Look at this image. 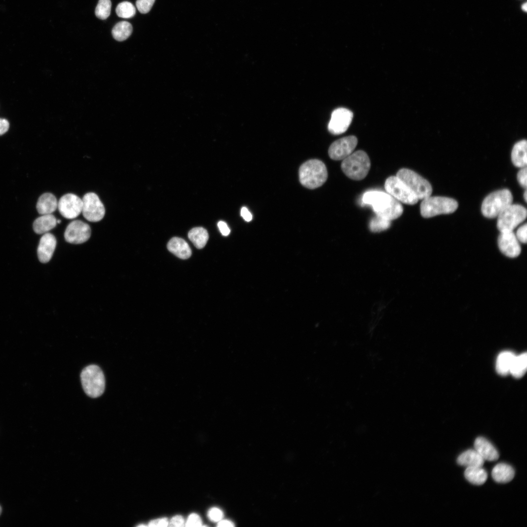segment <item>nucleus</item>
I'll return each mask as SVG.
<instances>
[{
  "mask_svg": "<svg viewBox=\"0 0 527 527\" xmlns=\"http://www.w3.org/2000/svg\"><path fill=\"white\" fill-rule=\"evenodd\" d=\"M362 204L372 206L377 215L390 221L399 218L403 212L401 203L388 193L378 190L365 192L362 199Z\"/></svg>",
  "mask_w": 527,
  "mask_h": 527,
  "instance_id": "f257e3e1",
  "label": "nucleus"
},
{
  "mask_svg": "<svg viewBox=\"0 0 527 527\" xmlns=\"http://www.w3.org/2000/svg\"><path fill=\"white\" fill-rule=\"evenodd\" d=\"M301 183L309 189H315L322 185L327 178L325 164L320 160H310L304 163L299 170Z\"/></svg>",
  "mask_w": 527,
  "mask_h": 527,
  "instance_id": "f03ea898",
  "label": "nucleus"
},
{
  "mask_svg": "<svg viewBox=\"0 0 527 527\" xmlns=\"http://www.w3.org/2000/svg\"><path fill=\"white\" fill-rule=\"evenodd\" d=\"M370 161L367 154L358 150L343 160L341 168L350 179L361 180L364 179L370 169Z\"/></svg>",
  "mask_w": 527,
  "mask_h": 527,
  "instance_id": "7ed1b4c3",
  "label": "nucleus"
},
{
  "mask_svg": "<svg viewBox=\"0 0 527 527\" xmlns=\"http://www.w3.org/2000/svg\"><path fill=\"white\" fill-rule=\"evenodd\" d=\"M82 388L85 393L91 398L102 394L105 389L104 374L99 366L91 365L83 369L81 373Z\"/></svg>",
  "mask_w": 527,
  "mask_h": 527,
  "instance_id": "20e7f679",
  "label": "nucleus"
},
{
  "mask_svg": "<svg viewBox=\"0 0 527 527\" xmlns=\"http://www.w3.org/2000/svg\"><path fill=\"white\" fill-rule=\"evenodd\" d=\"M458 203L453 199L441 196H428L424 199L420 205V212L424 218H430L442 214L454 212Z\"/></svg>",
  "mask_w": 527,
  "mask_h": 527,
  "instance_id": "39448f33",
  "label": "nucleus"
},
{
  "mask_svg": "<svg viewBox=\"0 0 527 527\" xmlns=\"http://www.w3.org/2000/svg\"><path fill=\"white\" fill-rule=\"evenodd\" d=\"M513 196L507 189H503L492 192L484 200L481 212L488 218H494L507 206L512 204Z\"/></svg>",
  "mask_w": 527,
  "mask_h": 527,
  "instance_id": "423d86ee",
  "label": "nucleus"
},
{
  "mask_svg": "<svg viewBox=\"0 0 527 527\" xmlns=\"http://www.w3.org/2000/svg\"><path fill=\"white\" fill-rule=\"evenodd\" d=\"M396 176L419 200H423L431 195L432 188L430 183L414 171L406 168L401 169Z\"/></svg>",
  "mask_w": 527,
  "mask_h": 527,
  "instance_id": "0eeeda50",
  "label": "nucleus"
},
{
  "mask_svg": "<svg viewBox=\"0 0 527 527\" xmlns=\"http://www.w3.org/2000/svg\"><path fill=\"white\" fill-rule=\"evenodd\" d=\"M527 209L520 204H511L497 216V227L500 232L513 231L527 218Z\"/></svg>",
  "mask_w": 527,
  "mask_h": 527,
  "instance_id": "6e6552de",
  "label": "nucleus"
},
{
  "mask_svg": "<svg viewBox=\"0 0 527 527\" xmlns=\"http://www.w3.org/2000/svg\"><path fill=\"white\" fill-rule=\"evenodd\" d=\"M385 187L387 193L404 203L413 205L419 200L416 196L397 176L388 178L385 182Z\"/></svg>",
  "mask_w": 527,
  "mask_h": 527,
  "instance_id": "1a4fd4ad",
  "label": "nucleus"
},
{
  "mask_svg": "<svg viewBox=\"0 0 527 527\" xmlns=\"http://www.w3.org/2000/svg\"><path fill=\"white\" fill-rule=\"evenodd\" d=\"M82 213L83 217L91 222L101 220L105 215V208L98 196L95 193L89 192L82 199Z\"/></svg>",
  "mask_w": 527,
  "mask_h": 527,
  "instance_id": "9d476101",
  "label": "nucleus"
},
{
  "mask_svg": "<svg viewBox=\"0 0 527 527\" xmlns=\"http://www.w3.org/2000/svg\"><path fill=\"white\" fill-rule=\"evenodd\" d=\"M91 228L86 223L81 220H74L66 227L64 236L66 242L73 244H80L86 242L91 236Z\"/></svg>",
  "mask_w": 527,
  "mask_h": 527,
  "instance_id": "9b49d317",
  "label": "nucleus"
},
{
  "mask_svg": "<svg viewBox=\"0 0 527 527\" xmlns=\"http://www.w3.org/2000/svg\"><path fill=\"white\" fill-rule=\"evenodd\" d=\"M58 208L64 218L68 219H75L82 212V199L72 193L65 194L60 199L58 203Z\"/></svg>",
  "mask_w": 527,
  "mask_h": 527,
  "instance_id": "f8f14e48",
  "label": "nucleus"
},
{
  "mask_svg": "<svg viewBox=\"0 0 527 527\" xmlns=\"http://www.w3.org/2000/svg\"><path fill=\"white\" fill-rule=\"evenodd\" d=\"M353 113L345 108H338L332 113L328 124L329 131L334 135H339L345 132L351 123Z\"/></svg>",
  "mask_w": 527,
  "mask_h": 527,
  "instance_id": "ddd939ff",
  "label": "nucleus"
},
{
  "mask_svg": "<svg viewBox=\"0 0 527 527\" xmlns=\"http://www.w3.org/2000/svg\"><path fill=\"white\" fill-rule=\"evenodd\" d=\"M357 143V138L354 136L338 139L330 145L328 149L329 156L334 160H344L352 153Z\"/></svg>",
  "mask_w": 527,
  "mask_h": 527,
  "instance_id": "4468645a",
  "label": "nucleus"
},
{
  "mask_svg": "<svg viewBox=\"0 0 527 527\" xmlns=\"http://www.w3.org/2000/svg\"><path fill=\"white\" fill-rule=\"evenodd\" d=\"M498 245L501 252L509 258H516L521 253L519 241L513 231L501 232L498 238Z\"/></svg>",
  "mask_w": 527,
  "mask_h": 527,
  "instance_id": "2eb2a0df",
  "label": "nucleus"
},
{
  "mask_svg": "<svg viewBox=\"0 0 527 527\" xmlns=\"http://www.w3.org/2000/svg\"><path fill=\"white\" fill-rule=\"evenodd\" d=\"M57 241L51 233H46L41 237L37 249L40 261L43 263L48 262L51 259L56 248Z\"/></svg>",
  "mask_w": 527,
  "mask_h": 527,
  "instance_id": "dca6fc26",
  "label": "nucleus"
},
{
  "mask_svg": "<svg viewBox=\"0 0 527 527\" xmlns=\"http://www.w3.org/2000/svg\"><path fill=\"white\" fill-rule=\"evenodd\" d=\"M475 450L486 460L494 461L499 458L496 448L487 439L482 437L476 439L474 444Z\"/></svg>",
  "mask_w": 527,
  "mask_h": 527,
  "instance_id": "f3484780",
  "label": "nucleus"
},
{
  "mask_svg": "<svg viewBox=\"0 0 527 527\" xmlns=\"http://www.w3.org/2000/svg\"><path fill=\"white\" fill-rule=\"evenodd\" d=\"M168 250L182 259H187L191 255V250L187 242L179 237L172 238L167 245Z\"/></svg>",
  "mask_w": 527,
  "mask_h": 527,
  "instance_id": "a211bd4d",
  "label": "nucleus"
},
{
  "mask_svg": "<svg viewBox=\"0 0 527 527\" xmlns=\"http://www.w3.org/2000/svg\"><path fill=\"white\" fill-rule=\"evenodd\" d=\"M58 202L56 197L50 193L41 195L38 199L36 208L41 215L52 214L58 208Z\"/></svg>",
  "mask_w": 527,
  "mask_h": 527,
  "instance_id": "6ab92c4d",
  "label": "nucleus"
},
{
  "mask_svg": "<svg viewBox=\"0 0 527 527\" xmlns=\"http://www.w3.org/2000/svg\"><path fill=\"white\" fill-rule=\"evenodd\" d=\"M515 471L513 468L506 463H499L492 469L491 475L495 481L500 483H506L514 478Z\"/></svg>",
  "mask_w": 527,
  "mask_h": 527,
  "instance_id": "aec40b11",
  "label": "nucleus"
},
{
  "mask_svg": "<svg viewBox=\"0 0 527 527\" xmlns=\"http://www.w3.org/2000/svg\"><path fill=\"white\" fill-rule=\"evenodd\" d=\"M527 144L526 140L520 141L514 145L512 149L511 161L517 167L522 168L527 165Z\"/></svg>",
  "mask_w": 527,
  "mask_h": 527,
  "instance_id": "412c9836",
  "label": "nucleus"
},
{
  "mask_svg": "<svg viewBox=\"0 0 527 527\" xmlns=\"http://www.w3.org/2000/svg\"><path fill=\"white\" fill-rule=\"evenodd\" d=\"M57 220L52 214L41 215L34 222L33 229L37 234H45L55 227L57 224Z\"/></svg>",
  "mask_w": 527,
  "mask_h": 527,
  "instance_id": "4be33fe9",
  "label": "nucleus"
},
{
  "mask_svg": "<svg viewBox=\"0 0 527 527\" xmlns=\"http://www.w3.org/2000/svg\"><path fill=\"white\" fill-rule=\"evenodd\" d=\"M485 460L474 449H468L461 454L457 462L461 466L467 467L481 466L484 464Z\"/></svg>",
  "mask_w": 527,
  "mask_h": 527,
  "instance_id": "5701e85b",
  "label": "nucleus"
},
{
  "mask_svg": "<svg viewBox=\"0 0 527 527\" xmlns=\"http://www.w3.org/2000/svg\"><path fill=\"white\" fill-rule=\"evenodd\" d=\"M515 357V355L510 351L501 352L498 356L496 363L497 372L502 375L509 373Z\"/></svg>",
  "mask_w": 527,
  "mask_h": 527,
  "instance_id": "b1692460",
  "label": "nucleus"
},
{
  "mask_svg": "<svg viewBox=\"0 0 527 527\" xmlns=\"http://www.w3.org/2000/svg\"><path fill=\"white\" fill-rule=\"evenodd\" d=\"M464 475L467 481L476 485L483 484L487 478L486 471L481 466L467 467Z\"/></svg>",
  "mask_w": 527,
  "mask_h": 527,
  "instance_id": "393cba45",
  "label": "nucleus"
},
{
  "mask_svg": "<svg viewBox=\"0 0 527 527\" xmlns=\"http://www.w3.org/2000/svg\"><path fill=\"white\" fill-rule=\"evenodd\" d=\"M188 236L189 240L198 249L204 247L209 238L207 230L202 227L193 228L189 231Z\"/></svg>",
  "mask_w": 527,
  "mask_h": 527,
  "instance_id": "a878e982",
  "label": "nucleus"
},
{
  "mask_svg": "<svg viewBox=\"0 0 527 527\" xmlns=\"http://www.w3.org/2000/svg\"><path fill=\"white\" fill-rule=\"evenodd\" d=\"M132 31V26L129 22L122 21L118 22L113 27L112 34L116 40L122 41L126 40L131 35Z\"/></svg>",
  "mask_w": 527,
  "mask_h": 527,
  "instance_id": "bb28decb",
  "label": "nucleus"
},
{
  "mask_svg": "<svg viewBox=\"0 0 527 527\" xmlns=\"http://www.w3.org/2000/svg\"><path fill=\"white\" fill-rule=\"evenodd\" d=\"M527 353H524L516 356L513 361L510 373L515 378L523 376L527 370Z\"/></svg>",
  "mask_w": 527,
  "mask_h": 527,
  "instance_id": "cd10ccee",
  "label": "nucleus"
},
{
  "mask_svg": "<svg viewBox=\"0 0 527 527\" xmlns=\"http://www.w3.org/2000/svg\"><path fill=\"white\" fill-rule=\"evenodd\" d=\"M116 12L119 17L128 19L135 16L136 8L131 2L125 1L120 3L117 5Z\"/></svg>",
  "mask_w": 527,
  "mask_h": 527,
  "instance_id": "c85d7f7f",
  "label": "nucleus"
},
{
  "mask_svg": "<svg viewBox=\"0 0 527 527\" xmlns=\"http://www.w3.org/2000/svg\"><path fill=\"white\" fill-rule=\"evenodd\" d=\"M391 221L377 215L373 218L369 223L370 230L373 232H379L388 229L391 224Z\"/></svg>",
  "mask_w": 527,
  "mask_h": 527,
  "instance_id": "c756f323",
  "label": "nucleus"
},
{
  "mask_svg": "<svg viewBox=\"0 0 527 527\" xmlns=\"http://www.w3.org/2000/svg\"><path fill=\"white\" fill-rule=\"evenodd\" d=\"M111 8L110 0H99L95 9V15L101 20H105L110 14Z\"/></svg>",
  "mask_w": 527,
  "mask_h": 527,
  "instance_id": "7c9ffc66",
  "label": "nucleus"
},
{
  "mask_svg": "<svg viewBox=\"0 0 527 527\" xmlns=\"http://www.w3.org/2000/svg\"><path fill=\"white\" fill-rule=\"evenodd\" d=\"M155 0H137L136 5L139 11L146 14L151 10Z\"/></svg>",
  "mask_w": 527,
  "mask_h": 527,
  "instance_id": "2f4dec72",
  "label": "nucleus"
},
{
  "mask_svg": "<svg viewBox=\"0 0 527 527\" xmlns=\"http://www.w3.org/2000/svg\"><path fill=\"white\" fill-rule=\"evenodd\" d=\"M209 519L213 522H219L221 520L223 516V512L218 507H212L207 513Z\"/></svg>",
  "mask_w": 527,
  "mask_h": 527,
  "instance_id": "473e14b6",
  "label": "nucleus"
},
{
  "mask_svg": "<svg viewBox=\"0 0 527 527\" xmlns=\"http://www.w3.org/2000/svg\"><path fill=\"white\" fill-rule=\"evenodd\" d=\"M186 527L202 526V521L200 516L196 513H191L188 516L185 523Z\"/></svg>",
  "mask_w": 527,
  "mask_h": 527,
  "instance_id": "72a5a7b5",
  "label": "nucleus"
},
{
  "mask_svg": "<svg viewBox=\"0 0 527 527\" xmlns=\"http://www.w3.org/2000/svg\"><path fill=\"white\" fill-rule=\"evenodd\" d=\"M527 225L525 223L518 229L515 235L518 240L524 243H527Z\"/></svg>",
  "mask_w": 527,
  "mask_h": 527,
  "instance_id": "f704fd0d",
  "label": "nucleus"
},
{
  "mask_svg": "<svg viewBox=\"0 0 527 527\" xmlns=\"http://www.w3.org/2000/svg\"><path fill=\"white\" fill-rule=\"evenodd\" d=\"M517 180L520 184L524 188L527 187V167H522L517 174Z\"/></svg>",
  "mask_w": 527,
  "mask_h": 527,
  "instance_id": "c9c22d12",
  "label": "nucleus"
},
{
  "mask_svg": "<svg viewBox=\"0 0 527 527\" xmlns=\"http://www.w3.org/2000/svg\"><path fill=\"white\" fill-rule=\"evenodd\" d=\"M169 522L167 518H161L152 520L148 524L149 527H167Z\"/></svg>",
  "mask_w": 527,
  "mask_h": 527,
  "instance_id": "e433bc0d",
  "label": "nucleus"
},
{
  "mask_svg": "<svg viewBox=\"0 0 527 527\" xmlns=\"http://www.w3.org/2000/svg\"><path fill=\"white\" fill-rule=\"evenodd\" d=\"M184 519L181 515H176L173 517L169 522L168 526L170 527H182L184 526Z\"/></svg>",
  "mask_w": 527,
  "mask_h": 527,
  "instance_id": "4c0bfd02",
  "label": "nucleus"
},
{
  "mask_svg": "<svg viewBox=\"0 0 527 527\" xmlns=\"http://www.w3.org/2000/svg\"><path fill=\"white\" fill-rule=\"evenodd\" d=\"M218 226L223 235L226 236L229 234L230 230L224 222L219 221L218 223Z\"/></svg>",
  "mask_w": 527,
  "mask_h": 527,
  "instance_id": "58836bf2",
  "label": "nucleus"
},
{
  "mask_svg": "<svg viewBox=\"0 0 527 527\" xmlns=\"http://www.w3.org/2000/svg\"><path fill=\"white\" fill-rule=\"evenodd\" d=\"M9 122L5 119L0 118V136L5 133L9 129Z\"/></svg>",
  "mask_w": 527,
  "mask_h": 527,
  "instance_id": "ea45409f",
  "label": "nucleus"
},
{
  "mask_svg": "<svg viewBox=\"0 0 527 527\" xmlns=\"http://www.w3.org/2000/svg\"><path fill=\"white\" fill-rule=\"evenodd\" d=\"M241 215L243 219L246 222H250L252 219V215L250 212L245 207L242 208L241 210Z\"/></svg>",
  "mask_w": 527,
  "mask_h": 527,
  "instance_id": "a19ab883",
  "label": "nucleus"
},
{
  "mask_svg": "<svg viewBox=\"0 0 527 527\" xmlns=\"http://www.w3.org/2000/svg\"><path fill=\"white\" fill-rule=\"evenodd\" d=\"M218 527H234V525L231 521L227 520H221L217 523Z\"/></svg>",
  "mask_w": 527,
  "mask_h": 527,
  "instance_id": "79ce46f5",
  "label": "nucleus"
},
{
  "mask_svg": "<svg viewBox=\"0 0 527 527\" xmlns=\"http://www.w3.org/2000/svg\"><path fill=\"white\" fill-rule=\"evenodd\" d=\"M522 9L525 12H527V2H525L523 4H522Z\"/></svg>",
  "mask_w": 527,
  "mask_h": 527,
  "instance_id": "37998d69",
  "label": "nucleus"
},
{
  "mask_svg": "<svg viewBox=\"0 0 527 527\" xmlns=\"http://www.w3.org/2000/svg\"><path fill=\"white\" fill-rule=\"evenodd\" d=\"M523 197H524V200H525V201H526V202H527V190H525V192H524V196H523Z\"/></svg>",
  "mask_w": 527,
  "mask_h": 527,
  "instance_id": "c03bdc74",
  "label": "nucleus"
},
{
  "mask_svg": "<svg viewBox=\"0 0 527 527\" xmlns=\"http://www.w3.org/2000/svg\"><path fill=\"white\" fill-rule=\"evenodd\" d=\"M61 220H57V223H61Z\"/></svg>",
  "mask_w": 527,
  "mask_h": 527,
  "instance_id": "a18cd8bd",
  "label": "nucleus"
},
{
  "mask_svg": "<svg viewBox=\"0 0 527 527\" xmlns=\"http://www.w3.org/2000/svg\"><path fill=\"white\" fill-rule=\"evenodd\" d=\"M138 526H139V527H142V526H143V527H145L146 526H145V525H139Z\"/></svg>",
  "mask_w": 527,
  "mask_h": 527,
  "instance_id": "49530a36",
  "label": "nucleus"
},
{
  "mask_svg": "<svg viewBox=\"0 0 527 527\" xmlns=\"http://www.w3.org/2000/svg\"><path fill=\"white\" fill-rule=\"evenodd\" d=\"M1 511H2L1 507L0 506V515L1 513Z\"/></svg>",
  "mask_w": 527,
  "mask_h": 527,
  "instance_id": "de8ad7c7",
  "label": "nucleus"
}]
</instances>
